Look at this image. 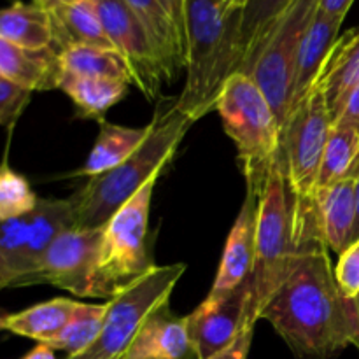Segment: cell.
<instances>
[{
  "label": "cell",
  "mask_w": 359,
  "mask_h": 359,
  "mask_svg": "<svg viewBox=\"0 0 359 359\" xmlns=\"http://www.w3.org/2000/svg\"><path fill=\"white\" fill-rule=\"evenodd\" d=\"M149 128H128L114 123H107L102 119L100 132L93 144V149L88 154L83 167L76 172V175H88L95 177L132 156L137 147L146 140Z\"/></svg>",
  "instance_id": "cell-24"
},
{
  "label": "cell",
  "mask_w": 359,
  "mask_h": 359,
  "mask_svg": "<svg viewBox=\"0 0 359 359\" xmlns=\"http://www.w3.org/2000/svg\"><path fill=\"white\" fill-rule=\"evenodd\" d=\"M128 86L125 81L62 74L58 88L69 95L81 116L102 121L105 112L125 98Z\"/></svg>",
  "instance_id": "cell-26"
},
{
  "label": "cell",
  "mask_w": 359,
  "mask_h": 359,
  "mask_svg": "<svg viewBox=\"0 0 359 359\" xmlns=\"http://www.w3.org/2000/svg\"><path fill=\"white\" fill-rule=\"evenodd\" d=\"M23 359H56L55 351L46 344H37Z\"/></svg>",
  "instance_id": "cell-36"
},
{
  "label": "cell",
  "mask_w": 359,
  "mask_h": 359,
  "mask_svg": "<svg viewBox=\"0 0 359 359\" xmlns=\"http://www.w3.org/2000/svg\"><path fill=\"white\" fill-rule=\"evenodd\" d=\"M256 219L258 200L248 195L228 235L219 270L212 284L214 291L235 290L251 276L256 255Z\"/></svg>",
  "instance_id": "cell-16"
},
{
  "label": "cell",
  "mask_w": 359,
  "mask_h": 359,
  "mask_svg": "<svg viewBox=\"0 0 359 359\" xmlns=\"http://www.w3.org/2000/svg\"><path fill=\"white\" fill-rule=\"evenodd\" d=\"M102 23L112 48L128 65L132 84L139 88L147 98L160 97L163 83H168V74L133 11L125 0H95Z\"/></svg>",
  "instance_id": "cell-10"
},
{
  "label": "cell",
  "mask_w": 359,
  "mask_h": 359,
  "mask_svg": "<svg viewBox=\"0 0 359 359\" xmlns=\"http://www.w3.org/2000/svg\"><path fill=\"white\" fill-rule=\"evenodd\" d=\"M186 83L177 107L198 121L216 104L233 74L241 72L238 13L226 14L221 0H182Z\"/></svg>",
  "instance_id": "cell-3"
},
{
  "label": "cell",
  "mask_w": 359,
  "mask_h": 359,
  "mask_svg": "<svg viewBox=\"0 0 359 359\" xmlns=\"http://www.w3.org/2000/svg\"><path fill=\"white\" fill-rule=\"evenodd\" d=\"M193 125L195 121L177 107V98L160 100L153 121L147 125L146 140L135 153L118 167L90 177L70 196L74 226L104 228L147 182L158 179Z\"/></svg>",
  "instance_id": "cell-2"
},
{
  "label": "cell",
  "mask_w": 359,
  "mask_h": 359,
  "mask_svg": "<svg viewBox=\"0 0 359 359\" xmlns=\"http://www.w3.org/2000/svg\"><path fill=\"white\" fill-rule=\"evenodd\" d=\"M7 316H9V314H0V332H2V330H6Z\"/></svg>",
  "instance_id": "cell-41"
},
{
  "label": "cell",
  "mask_w": 359,
  "mask_h": 359,
  "mask_svg": "<svg viewBox=\"0 0 359 359\" xmlns=\"http://www.w3.org/2000/svg\"><path fill=\"white\" fill-rule=\"evenodd\" d=\"M359 158V130L333 123L323 154L318 189L333 184L351 170Z\"/></svg>",
  "instance_id": "cell-28"
},
{
  "label": "cell",
  "mask_w": 359,
  "mask_h": 359,
  "mask_svg": "<svg viewBox=\"0 0 359 359\" xmlns=\"http://www.w3.org/2000/svg\"><path fill=\"white\" fill-rule=\"evenodd\" d=\"M249 314V280L235 290L214 291L188 316V333L196 359H210L226 351L242 330L256 325Z\"/></svg>",
  "instance_id": "cell-12"
},
{
  "label": "cell",
  "mask_w": 359,
  "mask_h": 359,
  "mask_svg": "<svg viewBox=\"0 0 359 359\" xmlns=\"http://www.w3.org/2000/svg\"><path fill=\"white\" fill-rule=\"evenodd\" d=\"M77 305V302L69 298H53L49 302H42L27 311L7 316L6 330L14 335L37 340L39 344H49L65 328Z\"/></svg>",
  "instance_id": "cell-25"
},
{
  "label": "cell",
  "mask_w": 359,
  "mask_h": 359,
  "mask_svg": "<svg viewBox=\"0 0 359 359\" xmlns=\"http://www.w3.org/2000/svg\"><path fill=\"white\" fill-rule=\"evenodd\" d=\"M298 248L291 228L290 198L283 161L270 172L269 182L258 200L255 266L249 276V314L259 321L263 307L293 270Z\"/></svg>",
  "instance_id": "cell-7"
},
{
  "label": "cell",
  "mask_w": 359,
  "mask_h": 359,
  "mask_svg": "<svg viewBox=\"0 0 359 359\" xmlns=\"http://www.w3.org/2000/svg\"><path fill=\"white\" fill-rule=\"evenodd\" d=\"M62 74L79 77H100V79L125 81L132 84L128 65L114 49L93 48V46H70L60 51Z\"/></svg>",
  "instance_id": "cell-27"
},
{
  "label": "cell",
  "mask_w": 359,
  "mask_h": 359,
  "mask_svg": "<svg viewBox=\"0 0 359 359\" xmlns=\"http://www.w3.org/2000/svg\"><path fill=\"white\" fill-rule=\"evenodd\" d=\"M252 333H255V325H248L226 351L210 359H248L252 344Z\"/></svg>",
  "instance_id": "cell-33"
},
{
  "label": "cell",
  "mask_w": 359,
  "mask_h": 359,
  "mask_svg": "<svg viewBox=\"0 0 359 359\" xmlns=\"http://www.w3.org/2000/svg\"><path fill=\"white\" fill-rule=\"evenodd\" d=\"M175 2H179V4H182V0H175Z\"/></svg>",
  "instance_id": "cell-43"
},
{
  "label": "cell",
  "mask_w": 359,
  "mask_h": 359,
  "mask_svg": "<svg viewBox=\"0 0 359 359\" xmlns=\"http://www.w3.org/2000/svg\"><path fill=\"white\" fill-rule=\"evenodd\" d=\"M0 39L35 51L55 48L51 13L35 2H16L0 9Z\"/></svg>",
  "instance_id": "cell-23"
},
{
  "label": "cell",
  "mask_w": 359,
  "mask_h": 359,
  "mask_svg": "<svg viewBox=\"0 0 359 359\" xmlns=\"http://www.w3.org/2000/svg\"><path fill=\"white\" fill-rule=\"evenodd\" d=\"M216 111L237 147L248 195L259 200L280 158V126L273 109L258 84L248 74L237 72L228 79Z\"/></svg>",
  "instance_id": "cell-5"
},
{
  "label": "cell",
  "mask_w": 359,
  "mask_h": 359,
  "mask_svg": "<svg viewBox=\"0 0 359 359\" xmlns=\"http://www.w3.org/2000/svg\"><path fill=\"white\" fill-rule=\"evenodd\" d=\"M102 228H69L55 238L37 266L14 287L51 284L76 297L88 298Z\"/></svg>",
  "instance_id": "cell-11"
},
{
  "label": "cell",
  "mask_w": 359,
  "mask_h": 359,
  "mask_svg": "<svg viewBox=\"0 0 359 359\" xmlns=\"http://www.w3.org/2000/svg\"><path fill=\"white\" fill-rule=\"evenodd\" d=\"M39 196L27 177L14 172L7 163L0 165V221L14 219L35 209Z\"/></svg>",
  "instance_id": "cell-30"
},
{
  "label": "cell",
  "mask_w": 359,
  "mask_h": 359,
  "mask_svg": "<svg viewBox=\"0 0 359 359\" xmlns=\"http://www.w3.org/2000/svg\"><path fill=\"white\" fill-rule=\"evenodd\" d=\"M49 13L55 28V48L58 51L70 46L114 49L105 35L104 23L95 0H79V2L53 6L49 7Z\"/></svg>",
  "instance_id": "cell-21"
},
{
  "label": "cell",
  "mask_w": 359,
  "mask_h": 359,
  "mask_svg": "<svg viewBox=\"0 0 359 359\" xmlns=\"http://www.w3.org/2000/svg\"><path fill=\"white\" fill-rule=\"evenodd\" d=\"M72 2H79V0H41V6L44 7H53V6H62V4H72Z\"/></svg>",
  "instance_id": "cell-40"
},
{
  "label": "cell",
  "mask_w": 359,
  "mask_h": 359,
  "mask_svg": "<svg viewBox=\"0 0 359 359\" xmlns=\"http://www.w3.org/2000/svg\"><path fill=\"white\" fill-rule=\"evenodd\" d=\"M335 280L340 291L349 298L359 297V238L339 255V262L333 266Z\"/></svg>",
  "instance_id": "cell-31"
},
{
  "label": "cell",
  "mask_w": 359,
  "mask_h": 359,
  "mask_svg": "<svg viewBox=\"0 0 359 359\" xmlns=\"http://www.w3.org/2000/svg\"><path fill=\"white\" fill-rule=\"evenodd\" d=\"M105 312H107V304H79L65 328L46 346L51 347L53 351H65L69 353V356L83 353L97 340L102 325H104Z\"/></svg>",
  "instance_id": "cell-29"
},
{
  "label": "cell",
  "mask_w": 359,
  "mask_h": 359,
  "mask_svg": "<svg viewBox=\"0 0 359 359\" xmlns=\"http://www.w3.org/2000/svg\"><path fill=\"white\" fill-rule=\"evenodd\" d=\"M358 172L359 158L344 177L316 191V216L321 241L337 255H342L351 244V233L356 219Z\"/></svg>",
  "instance_id": "cell-14"
},
{
  "label": "cell",
  "mask_w": 359,
  "mask_h": 359,
  "mask_svg": "<svg viewBox=\"0 0 359 359\" xmlns=\"http://www.w3.org/2000/svg\"><path fill=\"white\" fill-rule=\"evenodd\" d=\"M333 123H340V125H349L359 130V84L351 91V95L347 97L346 105H344L342 112H340L339 118Z\"/></svg>",
  "instance_id": "cell-34"
},
{
  "label": "cell",
  "mask_w": 359,
  "mask_h": 359,
  "mask_svg": "<svg viewBox=\"0 0 359 359\" xmlns=\"http://www.w3.org/2000/svg\"><path fill=\"white\" fill-rule=\"evenodd\" d=\"M344 20L326 16L318 13L312 18L304 39H302L300 49H298L297 69H294L293 83V100H291V112L305 100L309 91L318 83L321 70L339 39L340 27ZM290 112V116H291Z\"/></svg>",
  "instance_id": "cell-17"
},
{
  "label": "cell",
  "mask_w": 359,
  "mask_h": 359,
  "mask_svg": "<svg viewBox=\"0 0 359 359\" xmlns=\"http://www.w3.org/2000/svg\"><path fill=\"white\" fill-rule=\"evenodd\" d=\"M316 84L325 93L330 116L335 121L351 91L359 84V27L337 39Z\"/></svg>",
  "instance_id": "cell-19"
},
{
  "label": "cell",
  "mask_w": 359,
  "mask_h": 359,
  "mask_svg": "<svg viewBox=\"0 0 359 359\" xmlns=\"http://www.w3.org/2000/svg\"><path fill=\"white\" fill-rule=\"evenodd\" d=\"M318 4L319 0H297L277 25L262 55L248 74L273 109L280 133L291 112L298 49L312 18L318 13Z\"/></svg>",
  "instance_id": "cell-9"
},
{
  "label": "cell",
  "mask_w": 359,
  "mask_h": 359,
  "mask_svg": "<svg viewBox=\"0 0 359 359\" xmlns=\"http://www.w3.org/2000/svg\"><path fill=\"white\" fill-rule=\"evenodd\" d=\"M0 76L28 91L55 90L60 86V51L27 49L0 39Z\"/></svg>",
  "instance_id": "cell-18"
},
{
  "label": "cell",
  "mask_w": 359,
  "mask_h": 359,
  "mask_svg": "<svg viewBox=\"0 0 359 359\" xmlns=\"http://www.w3.org/2000/svg\"><path fill=\"white\" fill-rule=\"evenodd\" d=\"M188 318H179L168 302L158 307L137 333L126 359H195Z\"/></svg>",
  "instance_id": "cell-15"
},
{
  "label": "cell",
  "mask_w": 359,
  "mask_h": 359,
  "mask_svg": "<svg viewBox=\"0 0 359 359\" xmlns=\"http://www.w3.org/2000/svg\"><path fill=\"white\" fill-rule=\"evenodd\" d=\"M259 319L273 326L297 359H335L349 346L359 349V297L340 291L319 238L298 248L293 270Z\"/></svg>",
  "instance_id": "cell-1"
},
{
  "label": "cell",
  "mask_w": 359,
  "mask_h": 359,
  "mask_svg": "<svg viewBox=\"0 0 359 359\" xmlns=\"http://www.w3.org/2000/svg\"><path fill=\"white\" fill-rule=\"evenodd\" d=\"M34 2H35V4H39V2H41V0H34Z\"/></svg>",
  "instance_id": "cell-42"
},
{
  "label": "cell",
  "mask_w": 359,
  "mask_h": 359,
  "mask_svg": "<svg viewBox=\"0 0 359 359\" xmlns=\"http://www.w3.org/2000/svg\"><path fill=\"white\" fill-rule=\"evenodd\" d=\"M245 2H248V0H221V6H223L224 13L233 14L238 13V11L245 6Z\"/></svg>",
  "instance_id": "cell-38"
},
{
  "label": "cell",
  "mask_w": 359,
  "mask_h": 359,
  "mask_svg": "<svg viewBox=\"0 0 359 359\" xmlns=\"http://www.w3.org/2000/svg\"><path fill=\"white\" fill-rule=\"evenodd\" d=\"M11 283H13V276H11L6 262H4L2 256H0V291L6 290V287H11ZM0 314H6V312L0 311Z\"/></svg>",
  "instance_id": "cell-37"
},
{
  "label": "cell",
  "mask_w": 359,
  "mask_h": 359,
  "mask_svg": "<svg viewBox=\"0 0 359 359\" xmlns=\"http://www.w3.org/2000/svg\"><path fill=\"white\" fill-rule=\"evenodd\" d=\"M142 23L168 74L174 79L186 69V42L182 4L175 0H125Z\"/></svg>",
  "instance_id": "cell-13"
},
{
  "label": "cell",
  "mask_w": 359,
  "mask_h": 359,
  "mask_svg": "<svg viewBox=\"0 0 359 359\" xmlns=\"http://www.w3.org/2000/svg\"><path fill=\"white\" fill-rule=\"evenodd\" d=\"M353 4L354 0H319L318 9L319 13L326 14V16L346 20L347 13L353 7Z\"/></svg>",
  "instance_id": "cell-35"
},
{
  "label": "cell",
  "mask_w": 359,
  "mask_h": 359,
  "mask_svg": "<svg viewBox=\"0 0 359 359\" xmlns=\"http://www.w3.org/2000/svg\"><path fill=\"white\" fill-rule=\"evenodd\" d=\"M333 121L325 93L314 84L305 100L291 112L280 133V161L286 175L291 228L297 248L319 238L316 191L323 154Z\"/></svg>",
  "instance_id": "cell-4"
},
{
  "label": "cell",
  "mask_w": 359,
  "mask_h": 359,
  "mask_svg": "<svg viewBox=\"0 0 359 359\" xmlns=\"http://www.w3.org/2000/svg\"><path fill=\"white\" fill-rule=\"evenodd\" d=\"M359 238V172L356 179V219H354V228L353 233H351V244Z\"/></svg>",
  "instance_id": "cell-39"
},
{
  "label": "cell",
  "mask_w": 359,
  "mask_h": 359,
  "mask_svg": "<svg viewBox=\"0 0 359 359\" xmlns=\"http://www.w3.org/2000/svg\"><path fill=\"white\" fill-rule=\"evenodd\" d=\"M154 184L147 182L102 228L88 298L111 300L156 266L147 242Z\"/></svg>",
  "instance_id": "cell-6"
},
{
  "label": "cell",
  "mask_w": 359,
  "mask_h": 359,
  "mask_svg": "<svg viewBox=\"0 0 359 359\" xmlns=\"http://www.w3.org/2000/svg\"><path fill=\"white\" fill-rule=\"evenodd\" d=\"M186 265L154 266L149 273L107 302L104 325L97 340L83 353L67 359H126L146 319L170 300Z\"/></svg>",
  "instance_id": "cell-8"
},
{
  "label": "cell",
  "mask_w": 359,
  "mask_h": 359,
  "mask_svg": "<svg viewBox=\"0 0 359 359\" xmlns=\"http://www.w3.org/2000/svg\"><path fill=\"white\" fill-rule=\"evenodd\" d=\"M297 0H248L238 11L241 72L249 74L270 35Z\"/></svg>",
  "instance_id": "cell-20"
},
{
  "label": "cell",
  "mask_w": 359,
  "mask_h": 359,
  "mask_svg": "<svg viewBox=\"0 0 359 359\" xmlns=\"http://www.w3.org/2000/svg\"><path fill=\"white\" fill-rule=\"evenodd\" d=\"M72 226H74V214H72V205H70L69 198L67 200L39 198L35 209L30 210L28 214H25V228H27V269H28L25 276H28V273L37 266V263L41 262L42 255H44L46 249L55 242V238ZM23 277H21V279H23Z\"/></svg>",
  "instance_id": "cell-22"
},
{
  "label": "cell",
  "mask_w": 359,
  "mask_h": 359,
  "mask_svg": "<svg viewBox=\"0 0 359 359\" xmlns=\"http://www.w3.org/2000/svg\"><path fill=\"white\" fill-rule=\"evenodd\" d=\"M32 91L0 76V126H13L30 102Z\"/></svg>",
  "instance_id": "cell-32"
}]
</instances>
